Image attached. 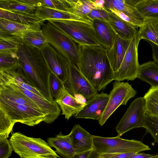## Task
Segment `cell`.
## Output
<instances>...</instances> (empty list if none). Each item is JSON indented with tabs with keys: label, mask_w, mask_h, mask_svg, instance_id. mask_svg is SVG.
<instances>
[{
	"label": "cell",
	"mask_w": 158,
	"mask_h": 158,
	"mask_svg": "<svg viewBox=\"0 0 158 158\" xmlns=\"http://www.w3.org/2000/svg\"><path fill=\"white\" fill-rule=\"evenodd\" d=\"M78 47L79 70L98 92L104 89L114 80L106 49L101 45H78Z\"/></svg>",
	"instance_id": "obj_1"
},
{
	"label": "cell",
	"mask_w": 158,
	"mask_h": 158,
	"mask_svg": "<svg viewBox=\"0 0 158 158\" xmlns=\"http://www.w3.org/2000/svg\"><path fill=\"white\" fill-rule=\"evenodd\" d=\"M17 53L20 66L27 79L47 99L54 100L50 89L52 71L40 50L23 42Z\"/></svg>",
	"instance_id": "obj_2"
},
{
	"label": "cell",
	"mask_w": 158,
	"mask_h": 158,
	"mask_svg": "<svg viewBox=\"0 0 158 158\" xmlns=\"http://www.w3.org/2000/svg\"><path fill=\"white\" fill-rule=\"evenodd\" d=\"M9 141L13 151L21 158H60L48 144L40 138L16 132L12 134Z\"/></svg>",
	"instance_id": "obj_3"
},
{
	"label": "cell",
	"mask_w": 158,
	"mask_h": 158,
	"mask_svg": "<svg viewBox=\"0 0 158 158\" xmlns=\"http://www.w3.org/2000/svg\"><path fill=\"white\" fill-rule=\"evenodd\" d=\"M0 114L13 125L20 123L34 126L46 121L45 116L40 110L2 98H0Z\"/></svg>",
	"instance_id": "obj_4"
},
{
	"label": "cell",
	"mask_w": 158,
	"mask_h": 158,
	"mask_svg": "<svg viewBox=\"0 0 158 158\" xmlns=\"http://www.w3.org/2000/svg\"><path fill=\"white\" fill-rule=\"evenodd\" d=\"M94 152L100 154L139 153L151 149L142 142L133 139H123L118 135L115 137H105L92 135Z\"/></svg>",
	"instance_id": "obj_5"
},
{
	"label": "cell",
	"mask_w": 158,
	"mask_h": 158,
	"mask_svg": "<svg viewBox=\"0 0 158 158\" xmlns=\"http://www.w3.org/2000/svg\"><path fill=\"white\" fill-rule=\"evenodd\" d=\"M78 45H101L91 23L73 20H48Z\"/></svg>",
	"instance_id": "obj_6"
},
{
	"label": "cell",
	"mask_w": 158,
	"mask_h": 158,
	"mask_svg": "<svg viewBox=\"0 0 158 158\" xmlns=\"http://www.w3.org/2000/svg\"><path fill=\"white\" fill-rule=\"evenodd\" d=\"M42 30L48 43L77 66L79 58L78 44L48 22L43 25Z\"/></svg>",
	"instance_id": "obj_7"
},
{
	"label": "cell",
	"mask_w": 158,
	"mask_h": 158,
	"mask_svg": "<svg viewBox=\"0 0 158 158\" xmlns=\"http://www.w3.org/2000/svg\"><path fill=\"white\" fill-rule=\"evenodd\" d=\"M109 94V99L104 111L98 120L103 126L110 117L121 105H126L128 101L134 97L136 91L127 82L115 81Z\"/></svg>",
	"instance_id": "obj_8"
},
{
	"label": "cell",
	"mask_w": 158,
	"mask_h": 158,
	"mask_svg": "<svg viewBox=\"0 0 158 158\" xmlns=\"http://www.w3.org/2000/svg\"><path fill=\"white\" fill-rule=\"evenodd\" d=\"M66 90L77 98L78 95L87 101L98 94L77 67L70 63L67 78L64 83Z\"/></svg>",
	"instance_id": "obj_9"
},
{
	"label": "cell",
	"mask_w": 158,
	"mask_h": 158,
	"mask_svg": "<svg viewBox=\"0 0 158 158\" xmlns=\"http://www.w3.org/2000/svg\"><path fill=\"white\" fill-rule=\"evenodd\" d=\"M145 102L143 97L135 99L117 125L115 129L120 137L132 129L143 127Z\"/></svg>",
	"instance_id": "obj_10"
},
{
	"label": "cell",
	"mask_w": 158,
	"mask_h": 158,
	"mask_svg": "<svg viewBox=\"0 0 158 158\" xmlns=\"http://www.w3.org/2000/svg\"><path fill=\"white\" fill-rule=\"evenodd\" d=\"M139 42L137 35L131 40L119 69L114 73V80L133 81L138 78L140 67L138 52Z\"/></svg>",
	"instance_id": "obj_11"
},
{
	"label": "cell",
	"mask_w": 158,
	"mask_h": 158,
	"mask_svg": "<svg viewBox=\"0 0 158 158\" xmlns=\"http://www.w3.org/2000/svg\"><path fill=\"white\" fill-rule=\"evenodd\" d=\"M40 50L52 72L64 83L68 77L70 62L48 43Z\"/></svg>",
	"instance_id": "obj_12"
},
{
	"label": "cell",
	"mask_w": 158,
	"mask_h": 158,
	"mask_svg": "<svg viewBox=\"0 0 158 158\" xmlns=\"http://www.w3.org/2000/svg\"><path fill=\"white\" fill-rule=\"evenodd\" d=\"M109 99V94L104 93L98 94L85 102L84 106L75 117L98 120L104 111Z\"/></svg>",
	"instance_id": "obj_13"
},
{
	"label": "cell",
	"mask_w": 158,
	"mask_h": 158,
	"mask_svg": "<svg viewBox=\"0 0 158 158\" xmlns=\"http://www.w3.org/2000/svg\"><path fill=\"white\" fill-rule=\"evenodd\" d=\"M55 100L60 106L62 114L67 120L80 111L84 106L85 102L80 101L69 93L64 85L60 89Z\"/></svg>",
	"instance_id": "obj_14"
},
{
	"label": "cell",
	"mask_w": 158,
	"mask_h": 158,
	"mask_svg": "<svg viewBox=\"0 0 158 158\" xmlns=\"http://www.w3.org/2000/svg\"><path fill=\"white\" fill-rule=\"evenodd\" d=\"M69 135L76 154L94 150L92 135L79 124L75 125Z\"/></svg>",
	"instance_id": "obj_15"
},
{
	"label": "cell",
	"mask_w": 158,
	"mask_h": 158,
	"mask_svg": "<svg viewBox=\"0 0 158 158\" xmlns=\"http://www.w3.org/2000/svg\"><path fill=\"white\" fill-rule=\"evenodd\" d=\"M131 40L122 38L116 34L112 46L106 50L107 56L114 73L119 69Z\"/></svg>",
	"instance_id": "obj_16"
},
{
	"label": "cell",
	"mask_w": 158,
	"mask_h": 158,
	"mask_svg": "<svg viewBox=\"0 0 158 158\" xmlns=\"http://www.w3.org/2000/svg\"><path fill=\"white\" fill-rule=\"evenodd\" d=\"M91 24L101 45L106 50L113 44L116 34L108 21L99 19L92 21Z\"/></svg>",
	"instance_id": "obj_17"
},
{
	"label": "cell",
	"mask_w": 158,
	"mask_h": 158,
	"mask_svg": "<svg viewBox=\"0 0 158 158\" xmlns=\"http://www.w3.org/2000/svg\"><path fill=\"white\" fill-rule=\"evenodd\" d=\"M35 14L43 21L49 20H73L91 23L92 21L75 14L67 11L60 10L44 6L37 7Z\"/></svg>",
	"instance_id": "obj_18"
},
{
	"label": "cell",
	"mask_w": 158,
	"mask_h": 158,
	"mask_svg": "<svg viewBox=\"0 0 158 158\" xmlns=\"http://www.w3.org/2000/svg\"><path fill=\"white\" fill-rule=\"evenodd\" d=\"M47 143L51 147L54 148L55 152L63 158H73L76 154L69 134L64 135L60 132L54 137L48 138Z\"/></svg>",
	"instance_id": "obj_19"
},
{
	"label": "cell",
	"mask_w": 158,
	"mask_h": 158,
	"mask_svg": "<svg viewBox=\"0 0 158 158\" xmlns=\"http://www.w3.org/2000/svg\"><path fill=\"white\" fill-rule=\"evenodd\" d=\"M107 10L109 15V20L108 22L117 35L122 38L129 40L136 36L137 32L136 28Z\"/></svg>",
	"instance_id": "obj_20"
},
{
	"label": "cell",
	"mask_w": 158,
	"mask_h": 158,
	"mask_svg": "<svg viewBox=\"0 0 158 158\" xmlns=\"http://www.w3.org/2000/svg\"><path fill=\"white\" fill-rule=\"evenodd\" d=\"M0 18L17 23L28 25L44 24L43 21L35 13L13 12L0 9Z\"/></svg>",
	"instance_id": "obj_21"
},
{
	"label": "cell",
	"mask_w": 158,
	"mask_h": 158,
	"mask_svg": "<svg viewBox=\"0 0 158 158\" xmlns=\"http://www.w3.org/2000/svg\"><path fill=\"white\" fill-rule=\"evenodd\" d=\"M137 37L139 41L143 39L158 46V20L145 18L137 32Z\"/></svg>",
	"instance_id": "obj_22"
},
{
	"label": "cell",
	"mask_w": 158,
	"mask_h": 158,
	"mask_svg": "<svg viewBox=\"0 0 158 158\" xmlns=\"http://www.w3.org/2000/svg\"><path fill=\"white\" fill-rule=\"evenodd\" d=\"M39 24L28 25L22 24L0 18V31L21 36L25 33L41 30Z\"/></svg>",
	"instance_id": "obj_23"
},
{
	"label": "cell",
	"mask_w": 158,
	"mask_h": 158,
	"mask_svg": "<svg viewBox=\"0 0 158 158\" xmlns=\"http://www.w3.org/2000/svg\"><path fill=\"white\" fill-rule=\"evenodd\" d=\"M138 78L151 87L158 88V65L151 61L140 65Z\"/></svg>",
	"instance_id": "obj_24"
},
{
	"label": "cell",
	"mask_w": 158,
	"mask_h": 158,
	"mask_svg": "<svg viewBox=\"0 0 158 158\" xmlns=\"http://www.w3.org/2000/svg\"><path fill=\"white\" fill-rule=\"evenodd\" d=\"M104 6L106 8H114L129 17L143 22L144 19L134 6L127 3L125 0H105Z\"/></svg>",
	"instance_id": "obj_25"
},
{
	"label": "cell",
	"mask_w": 158,
	"mask_h": 158,
	"mask_svg": "<svg viewBox=\"0 0 158 158\" xmlns=\"http://www.w3.org/2000/svg\"><path fill=\"white\" fill-rule=\"evenodd\" d=\"M23 42L21 36L0 31V53L16 52Z\"/></svg>",
	"instance_id": "obj_26"
},
{
	"label": "cell",
	"mask_w": 158,
	"mask_h": 158,
	"mask_svg": "<svg viewBox=\"0 0 158 158\" xmlns=\"http://www.w3.org/2000/svg\"><path fill=\"white\" fill-rule=\"evenodd\" d=\"M135 7L143 18L158 20V0H138Z\"/></svg>",
	"instance_id": "obj_27"
},
{
	"label": "cell",
	"mask_w": 158,
	"mask_h": 158,
	"mask_svg": "<svg viewBox=\"0 0 158 158\" xmlns=\"http://www.w3.org/2000/svg\"><path fill=\"white\" fill-rule=\"evenodd\" d=\"M21 36L24 43L40 50L48 43L42 30L29 31Z\"/></svg>",
	"instance_id": "obj_28"
},
{
	"label": "cell",
	"mask_w": 158,
	"mask_h": 158,
	"mask_svg": "<svg viewBox=\"0 0 158 158\" xmlns=\"http://www.w3.org/2000/svg\"><path fill=\"white\" fill-rule=\"evenodd\" d=\"M37 7L28 6L20 0H0V9L6 10L35 13Z\"/></svg>",
	"instance_id": "obj_29"
},
{
	"label": "cell",
	"mask_w": 158,
	"mask_h": 158,
	"mask_svg": "<svg viewBox=\"0 0 158 158\" xmlns=\"http://www.w3.org/2000/svg\"><path fill=\"white\" fill-rule=\"evenodd\" d=\"M143 97L145 102V113L158 117V88L151 87Z\"/></svg>",
	"instance_id": "obj_30"
},
{
	"label": "cell",
	"mask_w": 158,
	"mask_h": 158,
	"mask_svg": "<svg viewBox=\"0 0 158 158\" xmlns=\"http://www.w3.org/2000/svg\"><path fill=\"white\" fill-rule=\"evenodd\" d=\"M19 66L17 52L0 53V72L14 70Z\"/></svg>",
	"instance_id": "obj_31"
},
{
	"label": "cell",
	"mask_w": 158,
	"mask_h": 158,
	"mask_svg": "<svg viewBox=\"0 0 158 158\" xmlns=\"http://www.w3.org/2000/svg\"><path fill=\"white\" fill-rule=\"evenodd\" d=\"M93 9H97L93 0H78L75 7L72 9V12L83 18L90 20L87 15Z\"/></svg>",
	"instance_id": "obj_32"
},
{
	"label": "cell",
	"mask_w": 158,
	"mask_h": 158,
	"mask_svg": "<svg viewBox=\"0 0 158 158\" xmlns=\"http://www.w3.org/2000/svg\"><path fill=\"white\" fill-rule=\"evenodd\" d=\"M158 143V117L145 114L143 127Z\"/></svg>",
	"instance_id": "obj_33"
},
{
	"label": "cell",
	"mask_w": 158,
	"mask_h": 158,
	"mask_svg": "<svg viewBox=\"0 0 158 158\" xmlns=\"http://www.w3.org/2000/svg\"><path fill=\"white\" fill-rule=\"evenodd\" d=\"M40 2L41 6L71 12L72 8L68 0H40Z\"/></svg>",
	"instance_id": "obj_34"
},
{
	"label": "cell",
	"mask_w": 158,
	"mask_h": 158,
	"mask_svg": "<svg viewBox=\"0 0 158 158\" xmlns=\"http://www.w3.org/2000/svg\"><path fill=\"white\" fill-rule=\"evenodd\" d=\"M64 83L53 73L52 72L50 79V89L53 98H56L64 86Z\"/></svg>",
	"instance_id": "obj_35"
},
{
	"label": "cell",
	"mask_w": 158,
	"mask_h": 158,
	"mask_svg": "<svg viewBox=\"0 0 158 158\" xmlns=\"http://www.w3.org/2000/svg\"><path fill=\"white\" fill-rule=\"evenodd\" d=\"M13 151L9 140L0 137V158H8Z\"/></svg>",
	"instance_id": "obj_36"
},
{
	"label": "cell",
	"mask_w": 158,
	"mask_h": 158,
	"mask_svg": "<svg viewBox=\"0 0 158 158\" xmlns=\"http://www.w3.org/2000/svg\"><path fill=\"white\" fill-rule=\"evenodd\" d=\"M106 9L113 12L122 19L129 23L135 28L139 27L143 23V22L131 18L123 12L114 8Z\"/></svg>",
	"instance_id": "obj_37"
},
{
	"label": "cell",
	"mask_w": 158,
	"mask_h": 158,
	"mask_svg": "<svg viewBox=\"0 0 158 158\" xmlns=\"http://www.w3.org/2000/svg\"><path fill=\"white\" fill-rule=\"evenodd\" d=\"M87 17L91 21L96 19L107 21H109V20L108 11L105 8L103 9H93L88 15Z\"/></svg>",
	"instance_id": "obj_38"
},
{
	"label": "cell",
	"mask_w": 158,
	"mask_h": 158,
	"mask_svg": "<svg viewBox=\"0 0 158 158\" xmlns=\"http://www.w3.org/2000/svg\"><path fill=\"white\" fill-rule=\"evenodd\" d=\"M135 153L129 152L118 154H100L92 150L89 158H129Z\"/></svg>",
	"instance_id": "obj_39"
},
{
	"label": "cell",
	"mask_w": 158,
	"mask_h": 158,
	"mask_svg": "<svg viewBox=\"0 0 158 158\" xmlns=\"http://www.w3.org/2000/svg\"><path fill=\"white\" fill-rule=\"evenodd\" d=\"M148 41L152 48V56L154 61L158 65V46L152 42Z\"/></svg>",
	"instance_id": "obj_40"
},
{
	"label": "cell",
	"mask_w": 158,
	"mask_h": 158,
	"mask_svg": "<svg viewBox=\"0 0 158 158\" xmlns=\"http://www.w3.org/2000/svg\"><path fill=\"white\" fill-rule=\"evenodd\" d=\"M28 6L37 7L41 6L40 0H20Z\"/></svg>",
	"instance_id": "obj_41"
},
{
	"label": "cell",
	"mask_w": 158,
	"mask_h": 158,
	"mask_svg": "<svg viewBox=\"0 0 158 158\" xmlns=\"http://www.w3.org/2000/svg\"><path fill=\"white\" fill-rule=\"evenodd\" d=\"M92 150L76 154L73 158H89Z\"/></svg>",
	"instance_id": "obj_42"
},
{
	"label": "cell",
	"mask_w": 158,
	"mask_h": 158,
	"mask_svg": "<svg viewBox=\"0 0 158 158\" xmlns=\"http://www.w3.org/2000/svg\"><path fill=\"white\" fill-rule=\"evenodd\" d=\"M153 156V155L143 153H136L129 158H149Z\"/></svg>",
	"instance_id": "obj_43"
},
{
	"label": "cell",
	"mask_w": 158,
	"mask_h": 158,
	"mask_svg": "<svg viewBox=\"0 0 158 158\" xmlns=\"http://www.w3.org/2000/svg\"><path fill=\"white\" fill-rule=\"evenodd\" d=\"M149 158H158V154H157L153 155L152 156Z\"/></svg>",
	"instance_id": "obj_44"
}]
</instances>
